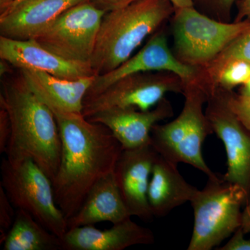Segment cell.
Here are the masks:
<instances>
[{"instance_id": "6da1fadb", "label": "cell", "mask_w": 250, "mask_h": 250, "mask_svg": "<svg viewBox=\"0 0 250 250\" xmlns=\"http://www.w3.org/2000/svg\"><path fill=\"white\" fill-rule=\"evenodd\" d=\"M62 140L58 171L52 181L56 202L67 220L94 184L113 172L123 147L111 131L82 113L53 112Z\"/></svg>"}, {"instance_id": "7a4b0ae2", "label": "cell", "mask_w": 250, "mask_h": 250, "mask_svg": "<svg viewBox=\"0 0 250 250\" xmlns=\"http://www.w3.org/2000/svg\"><path fill=\"white\" fill-rule=\"evenodd\" d=\"M0 105L9 113L11 136L6 157L30 158L54 180L62 140L53 112L26 84L22 75L3 82Z\"/></svg>"}, {"instance_id": "3957f363", "label": "cell", "mask_w": 250, "mask_h": 250, "mask_svg": "<svg viewBox=\"0 0 250 250\" xmlns=\"http://www.w3.org/2000/svg\"><path fill=\"white\" fill-rule=\"evenodd\" d=\"M170 0H137L103 18L90 64L97 75L121 65L173 15Z\"/></svg>"}, {"instance_id": "277c9868", "label": "cell", "mask_w": 250, "mask_h": 250, "mask_svg": "<svg viewBox=\"0 0 250 250\" xmlns=\"http://www.w3.org/2000/svg\"><path fill=\"white\" fill-rule=\"evenodd\" d=\"M183 109L175 119L164 125L156 124L151 134V145L159 155L174 164L184 163L202 171L208 177L210 170L202 155L206 138L213 131L203 111L210 93L200 81L184 84Z\"/></svg>"}, {"instance_id": "5b68a950", "label": "cell", "mask_w": 250, "mask_h": 250, "mask_svg": "<svg viewBox=\"0 0 250 250\" xmlns=\"http://www.w3.org/2000/svg\"><path fill=\"white\" fill-rule=\"evenodd\" d=\"M249 200L244 189L223 176L208 177L191 201L194 225L188 250H210L233 234L242 224L241 207Z\"/></svg>"}, {"instance_id": "8992f818", "label": "cell", "mask_w": 250, "mask_h": 250, "mask_svg": "<svg viewBox=\"0 0 250 250\" xmlns=\"http://www.w3.org/2000/svg\"><path fill=\"white\" fill-rule=\"evenodd\" d=\"M3 187L16 209L32 215L62 239L67 220L56 202L52 180L30 158L5 156L1 164Z\"/></svg>"}, {"instance_id": "52a82bcc", "label": "cell", "mask_w": 250, "mask_h": 250, "mask_svg": "<svg viewBox=\"0 0 250 250\" xmlns=\"http://www.w3.org/2000/svg\"><path fill=\"white\" fill-rule=\"evenodd\" d=\"M172 24L175 57L186 65L204 69L250 27V20L223 22L190 6L174 9Z\"/></svg>"}, {"instance_id": "ba28073f", "label": "cell", "mask_w": 250, "mask_h": 250, "mask_svg": "<svg viewBox=\"0 0 250 250\" xmlns=\"http://www.w3.org/2000/svg\"><path fill=\"white\" fill-rule=\"evenodd\" d=\"M184 84L182 78L172 72L133 74L116 81L98 95L85 98L82 115L88 118L111 108L149 111L161 103L166 94L183 93Z\"/></svg>"}, {"instance_id": "9c48e42d", "label": "cell", "mask_w": 250, "mask_h": 250, "mask_svg": "<svg viewBox=\"0 0 250 250\" xmlns=\"http://www.w3.org/2000/svg\"><path fill=\"white\" fill-rule=\"evenodd\" d=\"M105 14L92 1L81 3L62 13L31 39L62 58L90 63Z\"/></svg>"}, {"instance_id": "30bf717a", "label": "cell", "mask_w": 250, "mask_h": 250, "mask_svg": "<svg viewBox=\"0 0 250 250\" xmlns=\"http://www.w3.org/2000/svg\"><path fill=\"white\" fill-rule=\"evenodd\" d=\"M228 90L216 87L210 94L206 116L213 133L223 141L228 158L224 179L250 194V132L229 106Z\"/></svg>"}, {"instance_id": "8fae6325", "label": "cell", "mask_w": 250, "mask_h": 250, "mask_svg": "<svg viewBox=\"0 0 250 250\" xmlns=\"http://www.w3.org/2000/svg\"><path fill=\"white\" fill-rule=\"evenodd\" d=\"M146 72H172L185 83L196 82L201 75V69L186 65L175 57L164 31H156L138 53L114 70L96 75L85 99L98 95L123 77Z\"/></svg>"}, {"instance_id": "7c38bea8", "label": "cell", "mask_w": 250, "mask_h": 250, "mask_svg": "<svg viewBox=\"0 0 250 250\" xmlns=\"http://www.w3.org/2000/svg\"><path fill=\"white\" fill-rule=\"evenodd\" d=\"M159 154L152 145L123 149L115 166L117 185L130 216L148 222L153 215L148 202V188L153 166Z\"/></svg>"}, {"instance_id": "4fadbf2b", "label": "cell", "mask_w": 250, "mask_h": 250, "mask_svg": "<svg viewBox=\"0 0 250 250\" xmlns=\"http://www.w3.org/2000/svg\"><path fill=\"white\" fill-rule=\"evenodd\" d=\"M0 58L19 70H39L63 80H76L97 75L89 62L62 58L34 39L15 40L0 36Z\"/></svg>"}, {"instance_id": "5bb4252c", "label": "cell", "mask_w": 250, "mask_h": 250, "mask_svg": "<svg viewBox=\"0 0 250 250\" xmlns=\"http://www.w3.org/2000/svg\"><path fill=\"white\" fill-rule=\"evenodd\" d=\"M172 116V105L164 98L149 111L131 108H111L86 118L106 126L121 143L123 149H131L150 145L154 125Z\"/></svg>"}, {"instance_id": "9a60e30c", "label": "cell", "mask_w": 250, "mask_h": 250, "mask_svg": "<svg viewBox=\"0 0 250 250\" xmlns=\"http://www.w3.org/2000/svg\"><path fill=\"white\" fill-rule=\"evenodd\" d=\"M92 0H22L0 14V34L15 40H29L65 11Z\"/></svg>"}, {"instance_id": "2e32d148", "label": "cell", "mask_w": 250, "mask_h": 250, "mask_svg": "<svg viewBox=\"0 0 250 250\" xmlns=\"http://www.w3.org/2000/svg\"><path fill=\"white\" fill-rule=\"evenodd\" d=\"M131 218L113 224L107 229H99L94 225L68 229L62 238V250H123L136 245L154 243L152 231Z\"/></svg>"}, {"instance_id": "e0dca14e", "label": "cell", "mask_w": 250, "mask_h": 250, "mask_svg": "<svg viewBox=\"0 0 250 250\" xmlns=\"http://www.w3.org/2000/svg\"><path fill=\"white\" fill-rule=\"evenodd\" d=\"M29 89L52 112L82 113L86 94L94 76L63 80L39 70H19Z\"/></svg>"}, {"instance_id": "ac0fdd59", "label": "cell", "mask_w": 250, "mask_h": 250, "mask_svg": "<svg viewBox=\"0 0 250 250\" xmlns=\"http://www.w3.org/2000/svg\"><path fill=\"white\" fill-rule=\"evenodd\" d=\"M130 217L113 171L94 184L80 209L67 220V227L89 226L102 222L113 225Z\"/></svg>"}, {"instance_id": "d6986e66", "label": "cell", "mask_w": 250, "mask_h": 250, "mask_svg": "<svg viewBox=\"0 0 250 250\" xmlns=\"http://www.w3.org/2000/svg\"><path fill=\"white\" fill-rule=\"evenodd\" d=\"M197 190L179 173L177 164L159 154L153 166L147 193L153 216H165L174 208L190 202Z\"/></svg>"}, {"instance_id": "ffe728a7", "label": "cell", "mask_w": 250, "mask_h": 250, "mask_svg": "<svg viewBox=\"0 0 250 250\" xmlns=\"http://www.w3.org/2000/svg\"><path fill=\"white\" fill-rule=\"evenodd\" d=\"M1 246L4 250H62V239L22 209H16L14 223Z\"/></svg>"}, {"instance_id": "44dd1931", "label": "cell", "mask_w": 250, "mask_h": 250, "mask_svg": "<svg viewBox=\"0 0 250 250\" xmlns=\"http://www.w3.org/2000/svg\"><path fill=\"white\" fill-rule=\"evenodd\" d=\"M250 78V62L234 59L224 63L217 70L208 83L211 90L215 88L231 90L238 85H243Z\"/></svg>"}, {"instance_id": "7402d4cb", "label": "cell", "mask_w": 250, "mask_h": 250, "mask_svg": "<svg viewBox=\"0 0 250 250\" xmlns=\"http://www.w3.org/2000/svg\"><path fill=\"white\" fill-rule=\"evenodd\" d=\"M234 59L250 62V27L224 49L208 67L201 69L202 80L208 85L217 70L225 62Z\"/></svg>"}, {"instance_id": "603a6c76", "label": "cell", "mask_w": 250, "mask_h": 250, "mask_svg": "<svg viewBox=\"0 0 250 250\" xmlns=\"http://www.w3.org/2000/svg\"><path fill=\"white\" fill-rule=\"evenodd\" d=\"M238 1L240 0H192L194 6L197 4L202 14L225 22H229L233 5Z\"/></svg>"}, {"instance_id": "cb8c5ba5", "label": "cell", "mask_w": 250, "mask_h": 250, "mask_svg": "<svg viewBox=\"0 0 250 250\" xmlns=\"http://www.w3.org/2000/svg\"><path fill=\"white\" fill-rule=\"evenodd\" d=\"M16 213L14 206L10 201L3 187L0 185V245H2L12 227Z\"/></svg>"}, {"instance_id": "d4e9b609", "label": "cell", "mask_w": 250, "mask_h": 250, "mask_svg": "<svg viewBox=\"0 0 250 250\" xmlns=\"http://www.w3.org/2000/svg\"><path fill=\"white\" fill-rule=\"evenodd\" d=\"M229 106L243 126L250 132V98L235 95L228 90Z\"/></svg>"}, {"instance_id": "484cf974", "label": "cell", "mask_w": 250, "mask_h": 250, "mask_svg": "<svg viewBox=\"0 0 250 250\" xmlns=\"http://www.w3.org/2000/svg\"><path fill=\"white\" fill-rule=\"evenodd\" d=\"M11 136V125L9 113L0 105V153L6 154Z\"/></svg>"}, {"instance_id": "4316f807", "label": "cell", "mask_w": 250, "mask_h": 250, "mask_svg": "<svg viewBox=\"0 0 250 250\" xmlns=\"http://www.w3.org/2000/svg\"><path fill=\"white\" fill-rule=\"evenodd\" d=\"M244 231L241 228L233 233L229 241L219 250H250V239H246L244 237Z\"/></svg>"}, {"instance_id": "83f0119b", "label": "cell", "mask_w": 250, "mask_h": 250, "mask_svg": "<svg viewBox=\"0 0 250 250\" xmlns=\"http://www.w3.org/2000/svg\"><path fill=\"white\" fill-rule=\"evenodd\" d=\"M137 0H92L95 6L105 12L122 9Z\"/></svg>"}, {"instance_id": "f1b7e54d", "label": "cell", "mask_w": 250, "mask_h": 250, "mask_svg": "<svg viewBox=\"0 0 250 250\" xmlns=\"http://www.w3.org/2000/svg\"><path fill=\"white\" fill-rule=\"evenodd\" d=\"M250 20V0H240L238 1V14L235 21Z\"/></svg>"}, {"instance_id": "f546056e", "label": "cell", "mask_w": 250, "mask_h": 250, "mask_svg": "<svg viewBox=\"0 0 250 250\" xmlns=\"http://www.w3.org/2000/svg\"><path fill=\"white\" fill-rule=\"evenodd\" d=\"M241 228L245 233H250V200L247 202L246 208L242 213Z\"/></svg>"}, {"instance_id": "4dcf8cb0", "label": "cell", "mask_w": 250, "mask_h": 250, "mask_svg": "<svg viewBox=\"0 0 250 250\" xmlns=\"http://www.w3.org/2000/svg\"><path fill=\"white\" fill-rule=\"evenodd\" d=\"M170 1L173 4L174 9L194 6L192 0H170Z\"/></svg>"}, {"instance_id": "1f68e13d", "label": "cell", "mask_w": 250, "mask_h": 250, "mask_svg": "<svg viewBox=\"0 0 250 250\" xmlns=\"http://www.w3.org/2000/svg\"><path fill=\"white\" fill-rule=\"evenodd\" d=\"M240 95L245 98H250V78L244 85H242Z\"/></svg>"}, {"instance_id": "d6a6232c", "label": "cell", "mask_w": 250, "mask_h": 250, "mask_svg": "<svg viewBox=\"0 0 250 250\" xmlns=\"http://www.w3.org/2000/svg\"><path fill=\"white\" fill-rule=\"evenodd\" d=\"M14 1V0H0V14L4 12Z\"/></svg>"}, {"instance_id": "836d02e7", "label": "cell", "mask_w": 250, "mask_h": 250, "mask_svg": "<svg viewBox=\"0 0 250 250\" xmlns=\"http://www.w3.org/2000/svg\"><path fill=\"white\" fill-rule=\"evenodd\" d=\"M22 1V0H14V1H13L12 3H11V4H15V3L19 2V1Z\"/></svg>"}]
</instances>
